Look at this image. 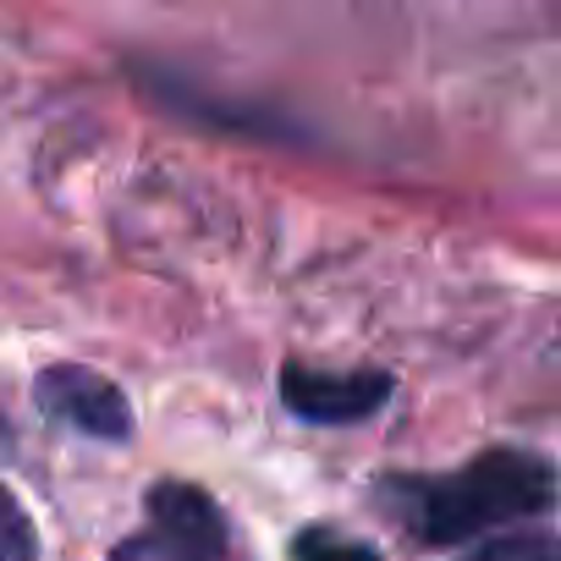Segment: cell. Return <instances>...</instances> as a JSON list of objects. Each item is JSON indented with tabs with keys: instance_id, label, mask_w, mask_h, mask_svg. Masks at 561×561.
<instances>
[{
	"instance_id": "277c9868",
	"label": "cell",
	"mask_w": 561,
	"mask_h": 561,
	"mask_svg": "<svg viewBox=\"0 0 561 561\" xmlns=\"http://www.w3.org/2000/svg\"><path fill=\"white\" fill-rule=\"evenodd\" d=\"M34 397H39V408H45L50 419H61V424L83 430V435H100V440H127V435H133V408H127V397H122L105 375H94V369H83V364H56V369H45L39 386H34Z\"/></svg>"
},
{
	"instance_id": "5b68a950",
	"label": "cell",
	"mask_w": 561,
	"mask_h": 561,
	"mask_svg": "<svg viewBox=\"0 0 561 561\" xmlns=\"http://www.w3.org/2000/svg\"><path fill=\"white\" fill-rule=\"evenodd\" d=\"M293 556H298V561H380L375 545L347 539V534H336V528H304L298 545H293Z\"/></svg>"
},
{
	"instance_id": "6da1fadb",
	"label": "cell",
	"mask_w": 561,
	"mask_h": 561,
	"mask_svg": "<svg viewBox=\"0 0 561 561\" xmlns=\"http://www.w3.org/2000/svg\"><path fill=\"white\" fill-rule=\"evenodd\" d=\"M380 495L402 512L419 545H462L495 528H523L550 512L556 501V473L534 451H479L473 462L451 473H397L380 479Z\"/></svg>"
},
{
	"instance_id": "3957f363",
	"label": "cell",
	"mask_w": 561,
	"mask_h": 561,
	"mask_svg": "<svg viewBox=\"0 0 561 561\" xmlns=\"http://www.w3.org/2000/svg\"><path fill=\"white\" fill-rule=\"evenodd\" d=\"M280 397L287 408L309 424H358L375 408H386L391 380L380 369H309V364H287L280 369Z\"/></svg>"
},
{
	"instance_id": "8992f818",
	"label": "cell",
	"mask_w": 561,
	"mask_h": 561,
	"mask_svg": "<svg viewBox=\"0 0 561 561\" xmlns=\"http://www.w3.org/2000/svg\"><path fill=\"white\" fill-rule=\"evenodd\" d=\"M0 561H39V539L34 523L23 512V501L0 484Z\"/></svg>"
},
{
	"instance_id": "52a82bcc",
	"label": "cell",
	"mask_w": 561,
	"mask_h": 561,
	"mask_svg": "<svg viewBox=\"0 0 561 561\" xmlns=\"http://www.w3.org/2000/svg\"><path fill=\"white\" fill-rule=\"evenodd\" d=\"M462 561H556V539L545 528H517V534H501V539L479 545Z\"/></svg>"
},
{
	"instance_id": "7a4b0ae2",
	"label": "cell",
	"mask_w": 561,
	"mask_h": 561,
	"mask_svg": "<svg viewBox=\"0 0 561 561\" xmlns=\"http://www.w3.org/2000/svg\"><path fill=\"white\" fill-rule=\"evenodd\" d=\"M111 561H226V517L204 490L160 479L149 490L144 528L122 539Z\"/></svg>"
}]
</instances>
